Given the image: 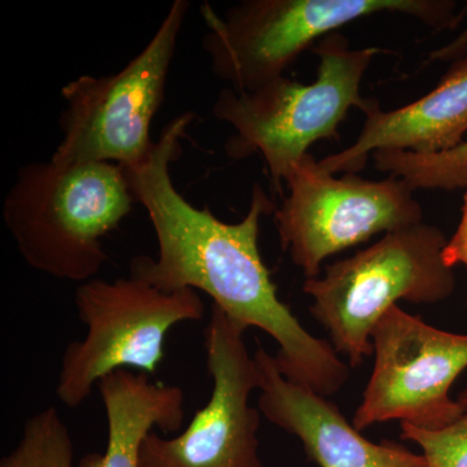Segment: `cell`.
Listing matches in <instances>:
<instances>
[{
    "label": "cell",
    "mask_w": 467,
    "mask_h": 467,
    "mask_svg": "<svg viewBox=\"0 0 467 467\" xmlns=\"http://www.w3.org/2000/svg\"><path fill=\"white\" fill-rule=\"evenodd\" d=\"M193 121L192 112L175 117L142 162L121 167L158 241V257H133L130 275L161 291L204 292L244 330L260 328L278 343L275 361L285 378L318 395H334L349 379L350 368L330 343L304 328L276 294L259 250L261 217L275 207L261 184H254L245 217L234 223L196 208L175 187L171 164Z\"/></svg>",
    "instance_id": "1"
},
{
    "label": "cell",
    "mask_w": 467,
    "mask_h": 467,
    "mask_svg": "<svg viewBox=\"0 0 467 467\" xmlns=\"http://www.w3.org/2000/svg\"><path fill=\"white\" fill-rule=\"evenodd\" d=\"M124 169L110 162L34 161L17 171L3 220L34 270L79 285L109 261L103 239L133 211Z\"/></svg>",
    "instance_id": "2"
},
{
    "label": "cell",
    "mask_w": 467,
    "mask_h": 467,
    "mask_svg": "<svg viewBox=\"0 0 467 467\" xmlns=\"http://www.w3.org/2000/svg\"><path fill=\"white\" fill-rule=\"evenodd\" d=\"M313 52L319 57L317 78L304 85L279 77L252 91L225 88L212 113L232 126L225 143L230 159L260 153L275 187L281 192L292 164L321 140H337V126L350 107L364 110L368 99L359 94L362 77L380 48L355 50L339 33L324 36Z\"/></svg>",
    "instance_id": "3"
},
{
    "label": "cell",
    "mask_w": 467,
    "mask_h": 467,
    "mask_svg": "<svg viewBox=\"0 0 467 467\" xmlns=\"http://www.w3.org/2000/svg\"><path fill=\"white\" fill-rule=\"evenodd\" d=\"M454 11L448 0H244L223 17L204 3L202 48L218 79L252 91L285 76L315 42L358 18L396 12L444 30L462 18Z\"/></svg>",
    "instance_id": "4"
},
{
    "label": "cell",
    "mask_w": 467,
    "mask_h": 467,
    "mask_svg": "<svg viewBox=\"0 0 467 467\" xmlns=\"http://www.w3.org/2000/svg\"><path fill=\"white\" fill-rule=\"evenodd\" d=\"M447 243L438 227L417 223L384 234L367 250L326 266L325 275L306 279L310 313L330 335L335 352L359 367L374 353V326L398 301L448 299L456 278L442 257Z\"/></svg>",
    "instance_id": "5"
},
{
    "label": "cell",
    "mask_w": 467,
    "mask_h": 467,
    "mask_svg": "<svg viewBox=\"0 0 467 467\" xmlns=\"http://www.w3.org/2000/svg\"><path fill=\"white\" fill-rule=\"evenodd\" d=\"M75 303L86 335L67 344L61 358L57 396L67 408L84 404L113 371L155 373L164 359L169 331L183 322L201 321L205 312L201 292L161 291L131 275L78 285Z\"/></svg>",
    "instance_id": "6"
},
{
    "label": "cell",
    "mask_w": 467,
    "mask_h": 467,
    "mask_svg": "<svg viewBox=\"0 0 467 467\" xmlns=\"http://www.w3.org/2000/svg\"><path fill=\"white\" fill-rule=\"evenodd\" d=\"M190 9L175 0L140 54L109 76H79L61 88V142L52 160L133 167L149 156L150 125L161 107L178 39Z\"/></svg>",
    "instance_id": "7"
},
{
    "label": "cell",
    "mask_w": 467,
    "mask_h": 467,
    "mask_svg": "<svg viewBox=\"0 0 467 467\" xmlns=\"http://www.w3.org/2000/svg\"><path fill=\"white\" fill-rule=\"evenodd\" d=\"M287 198L275 208V221L285 250L306 279L321 275L322 263L379 233L423 223L414 190L400 177L362 180L335 178L306 153L285 175Z\"/></svg>",
    "instance_id": "8"
},
{
    "label": "cell",
    "mask_w": 467,
    "mask_h": 467,
    "mask_svg": "<svg viewBox=\"0 0 467 467\" xmlns=\"http://www.w3.org/2000/svg\"><path fill=\"white\" fill-rule=\"evenodd\" d=\"M371 342L374 370L353 417L358 431L395 420L436 431L460 417L450 391L467 368V335L436 328L396 304L374 326Z\"/></svg>",
    "instance_id": "9"
},
{
    "label": "cell",
    "mask_w": 467,
    "mask_h": 467,
    "mask_svg": "<svg viewBox=\"0 0 467 467\" xmlns=\"http://www.w3.org/2000/svg\"><path fill=\"white\" fill-rule=\"evenodd\" d=\"M244 333L212 306L205 330L211 398L180 435L165 439L150 432L140 450V467H261L260 410L250 405L259 371Z\"/></svg>",
    "instance_id": "10"
},
{
    "label": "cell",
    "mask_w": 467,
    "mask_h": 467,
    "mask_svg": "<svg viewBox=\"0 0 467 467\" xmlns=\"http://www.w3.org/2000/svg\"><path fill=\"white\" fill-rule=\"evenodd\" d=\"M259 371V410L273 425L297 436L321 467H427L425 456L399 442H373L350 425L325 396L292 382L275 356L254 353Z\"/></svg>",
    "instance_id": "11"
},
{
    "label": "cell",
    "mask_w": 467,
    "mask_h": 467,
    "mask_svg": "<svg viewBox=\"0 0 467 467\" xmlns=\"http://www.w3.org/2000/svg\"><path fill=\"white\" fill-rule=\"evenodd\" d=\"M362 112L367 121L356 142L319 160L331 174L362 171L377 150L438 153L460 146L467 134V55L454 61L441 84L420 99L392 110L368 99Z\"/></svg>",
    "instance_id": "12"
},
{
    "label": "cell",
    "mask_w": 467,
    "mask_h": 467,
    "mask_svg": "<svg viewBox=\"0 0 467 467\" xmlns=\"http://www.w3.org/2000/svg\"><path fill=\"white\" fill-rule=\"evenodd\" d=\"M109 441L103 453L86 454L77 467H140V450L158 427L178 432L184 422L186 396L181 387L153 383L149 374L121 368L99 380Z\"/></svg>",
    "instance_id": "13"
},
{
    "label": "cell",
    "mask_w": 467,
    "mask_h": 467,
    "mask_svg": "<svg viewBox=\"0 0 467 467\" xmlns=\"http://www.w3.org/2000/svg\"><path fill=\"white\" fill-rule=\"evenodd\" d=\"M376 167L417 189H467V140L438 153L383 150L373 153Z\"/></svg>",
    "instance_id": "14"
},
{
    "label": "cell",
    "mask_w": 467,
    "mask_h": 467,
    "mask_svg": "<svg viewBox=\"0 0 467 467\" xmlns=\"http://www.w3.org/2000/svg\"><path fill=\"white\" fill-rule=\"evenodd\" d=\"M0 467H76L72 436L57 409H42L24 423L20 441Z\"/></svg>",
    "instance_id": "15"
},
{
    "label": "cell",
    "mask_w": 467,
    "mask_h": 467,
    "mask_svg": "<svg viewBox=\"0 0 467 467\" xmlns=\"http://www.w3.org/2000/svg\"><path fill=\"white\" fill-rule=\"evenodd\" d=\"M457 401L460 417L444 429L426 431L400 423L401 438L420 445L427 467H467V389Z\"/></svg>",
    "instance_id": "16"
},
{
    "label": "cell",
    "mask_w": 467,
    "mask_h": 467,
    "mask_svg": "<svg viewBox=\"0 0 467 467\" xmlns=\"http://www.w3.org/2000/svg\"><path fill=\"white\" fill-rule=\"evenodd\" d=\"M445 264L453 269V266L463 264L467 266V192L463 196L462 216L456 233L448 241L442 252Z\"/></svg>",
    "instance_id": "17"
},
{
    "label": "cell",
    "mask_w": 467,
    "mask_h": 467,
    "mask_svg": "<svg viewBox=\"0 0 467 467\" xmlns=\"http://www.w3.org/2000/svg\"><path fill=\"white\" fill-rule=\"evenodd\" d=\"M467 55V30L460 38L453 43H451L447 47L441 48V50L435 51L431 55L432 60H451V58H459Z\"/></svg>",
    "instance_id": "18"
}]
</instances>
